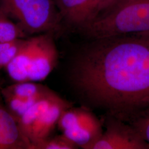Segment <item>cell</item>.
Wrapping results in <instances>:
<instances>
[{"mask_svg": "<svg viewBox=\"0 0 149 149\" xmlns=\"http://www.w3.org/2000/svg\"><path fill=\"white\" fill-rule=\"evenodd\" d=\"M90 40L77 54L71 71L81 94L112 115L149 102V32Z\"/></svg>", "mask_w": 149, "mask_h": 149, "instance_id": "cell-1", "label": "cell"}, {"mask_svg": "<svg viewBox=\"0 0 149 149\" xmlns=\"http://www.w3.org/2000/svg\"><path fill=\"white\" fill-rule=\"evenodd\" d=\"M79 31L90 39L149 32V0H134L103 13Z\"/></svg>", "mask_w": 149, "mask_h": 149, "instance_id": "cell-2", "label": "cell"}, {"mask_svg": "<svg viewBox=\"0 0 149 149\" xmlns=\"http://www.w3.org/2000/svg\"><path fill=\"white\" fill-rule=\"evenodd\" d=\"M0 6L27 36L53 33L62 24L54 0H0Z\"/></svg>", "mask_w": 149, "mask_h": 149, "instance_id": "cell-3", "label": "cell"}, {"mask_svg": "<svg viewBox=\"0 0 149 149\" xmlns=\"http://www.w3.org/2000/svg\"><path fill=\"white\" fill-rule=\"evenodd\" d=\"M71 106L53 91L39 100L19 118V127L31 149L33 145L51 135L62 113Z\"/></svg>", "mask_w": 149, "mask_h": 149, "instance_id": "cell-4", "label": "cell"}, {"mask_svg": "<svg viewBox=\"0 0 149 149\" xmlns=\"http://www.w3.org/2000/svg\"><path fill=\"white\" fill-rule=\"evenodd\" d=\"M58 127L65 136L84 149H89L103 132L100 120L84 108L71 106L65 109L59 119Z\"/></svg>", "mask_w": 149, "mask_h": 149, "instance_id": "cell-5", "label": "cell"}, {"mask_svg": "<svg viewBox=\"0 0 149 149\" xmlns=\"http://www.w3.org/2000/svg\"><path fill=\"white\" fill-rule=\"evenodd\" d=\"M106 130L89 149H149L148 144L127 123L111 115Z\"/></svg>", "mask_w": 149, "mask_h": 149, "instance_id": "cell-6", "label": "cell"}, {"mask_svg": "<svg viewBox=\"0 0 149 149\" xmlns=\"http://www.w3.org/2000/svg\"><path fill=\"white\" fill-rule=\"evenodd\" d=\"M62 23L78 30L95 21L106 0H54Z\"/></svg>", "mask_w": 149, "mask_h": 149, "instance_id": "cell-7", "label": "cell"}, {"mask_svg": "<svg viewBox=\"0 0 149 149\" xmlns=\"http://www.w3.org/2000/svg\"><path fill=\"white\" fill-rule=\"evenodd\" d=\"M58 56L52 33L37 36L36 48L28 71V81L38 82L45 80L56 66Z\"/></svg>", "mask_w": 149, "mask_h": 149, "instance_id": "cell-8", "label": "cell"}, {"mask_svg": "<svg viewBox=\"0 0 149 149\" xmlns=\"http://www.w3.org/2000/svg\"><path fill=\"white\" fill-rule=\"evenodd\" d=\"M0 149H31L18 121L0 101Z\"/></svg>", "mask_w": 149, "mask_h": 149, "instance_id": "cell-9", "label": "cell"}, {"mask_svg": "<svg viewBox=\"0 0 149 149\" xmlns=\"http://www.w3.org/2000/svg\"><path fill=\"white\" fill-rule=\"evenodd\" d=\"M36 45V36L26 38L14 59L6 67L9 77L15 82L28 81V74Z\"/></svg>", "mask_w": 149, "mask_h": 149, "instance_id": "cell-10", "label": "cell"}, {"mask_svg": "<svg viewBox=\"0 0 149 149\" xmlns=\"http://www.w3.org/2000/svg\"><path fill=\"white\" fill-rule=\"evenodd\" d=\"M52 91L37 82L23 81L7 86L1 90V95L16 96L22 98H31L45 96Z\"/></svg>", "mask_w": 149, "mask_h": 149, "instance_id": "cell-11", "label": "cell"}, {"mask_svg": "<svg viewBox=\"0 0 149 149\" xmlns=\"http://www.w3.org/2000/svg\"><path fill=\"white\" fill-rule=\"evenodd\" d=\"M115 117L130 124L149 144V102L131 112Z\"/></svg>", "mask_w": 149, "mask_h": 149, "instance_id": "cell-12", "label": "cell"}, {"mask_svg": "<svg viewBox=\"0 0 149 149\" xmlns=\"http://www.w3.org/2000/svg\"><path fill=\"white\" fill-rule=\"evenodd\" d=\"M27 34L0 6V43L26 38Z\"/></svg>", "mask_w": 149, "mask_h": 149, "instance_id": "cell-13", "label": "cell"}, {"mask_svg": "<svg viewBox=\"0 0 149 149\" xmlns=\"http://www.w3.org/2000/svg\"><path fill=\"white\" fill-rule=\"evenodd\" d=\"M45 96L33 97L31 98H22L16 96L2 97L1 96V97L3 100L7 110L18 121L36 102Z\"/></svg>", "mask_w": 149, "mask_h": 149, "instance_id": "cell-14", "label": "cell"}, {"mask_svg": "<svg viewBox=\"0 0 149 149\" xmlns=\"http://www.w3.org/2000/svg\"><path fill=\"white\" fill-rule=\"evenodd\" d=\"M79 148L62 134L54 136H49L36 144L31 149H76Z\"/></svg>", "mask_w": 149, "mask_h": 149, "instance_id": "cell-15", "label": "cell"}, {"mask_svg": "<svg viewBox=\"0 0 149 149\" xmlns=\"http://www.w3.org/2000/svg\"><path fill=\"white\" fill-rule=\"evenodd\" d=\"M26 38L0 43V70L6 68L14 59L26 41Z\"/></svg>", "mask_w": 149, "mask_h": 149, "instance_id": "cell-16", "label": "cell"}, {"mask_svg": "<svg viewBox=\"0 0 149 149\" xmlns=\"http://www.w3.org/2000/svg\"><path fill=\"white\" fill-rule=\"evenodd\" d=\"M133 1L134 0H106L101 14Z\"/></svg>", "mask_w": 149, "mask_h": 149, "instance_id": "cell-17", "label": "cell"}]
</instances>
